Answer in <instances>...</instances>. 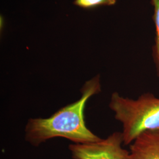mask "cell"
Returning a JSON list of instances; mask_svg holds the SVG:
<instances>
[{"label": "cell", "mask_w": 159, "mask_h": 159, "mask_svg": "<svg viewBox=\"0 0 159 159\" xmlns=\"http://www.w3.org/2000/svg\"><path fill=\"white\" fill-rule=\"evenodd\" d=\"M102 91L100 77L96 75L82 86L81 97L57 110L48 118L30 119L25 129V140L35 147L56 137L68 139L74 144L95 142L101 138L85 124L84 109L89 99Z\"/></svg>", "instance_id": "obj_1"}, {"label": "cell", "mask_w": 159, "mask_h": 159, "mask_svg": "<svg viewBox=\"0 0 159 159\" xmlns=\"http://www.w3.org/2000/svg\"><path fill=\"white\" fill-rule=\"evenodd\" d=\"M109 107L123 125V144L129 145L143 132L159 129V98L146 93L136 99L114 92Z\"/></svg>", "instance_id": "obj_2"}, {"label": "cell", "mask_w": 159, "mask_h": 159, "mask_svg": "<svg viewBox=\"0 0 159 159\" xmlns=\"http://www.w3.org/2000/svg\"><path fill=\"white\" fill-rule=\"evenodd\" d=\"M122 132H114L95 142L71 144L68 148L73 159H127L129 151L122 148Z\"/></svg>", "instance_id": "obj_3"}, {"label": "cell", "mask_w": 159, "mask_h": 159, "mask_svg": "<svg viewBox=\"0 0 159 159\" xmlns=\"http://www.w3.org/2000/svg\"><path fill=\"white\" fill-rule=\"evenodd\" d=\"M127 159H159V129L137 136L130 144Z\"/></svg>", "instance_id": "obj_4"}, {"label": "cell", "mask_w": 159, "mask_h": 159, "mask_svg": "<svg viewBox=\"0 0 159 159\" xmlns=\"http://www.w3.org/2000/svg\"><path fill=\"white\" fill-rule=\"evenodd\" d=\"M153 7V21L156 35L152 47V58L157 76L159 77V0H151Z\"/></svg>", "instance_id": "obj_5"}, {"label": "cell", "mask_w": 159, "mask_h": 159, "mask_svg": "<svg viewBox=\"0 0 159 159\" xmlns=\"http://www.w3.org/2000/svg\"><path fill=\"white\" fill-rule=\"evenodd\" d=\"M116 0H75L74 4L84 9H92L100 6L115 5Z\"/></svg>", "instance_id": "obj_6"}]
</instances>
